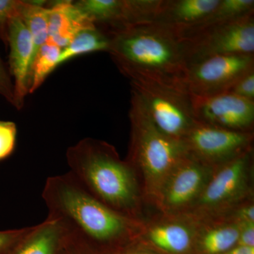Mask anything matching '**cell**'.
Instances as JSON below:
<instances>
[{
	"instance_id": "7",
	"label": "cell",
	"mask_w": 254,
	"mask_h": 254,
	"mask_svg": "<svg viewBox=\"0 0 254 254\" xmlns=\"http://www.w3.org/2000/svg\"><path fill=\"white\" fill-rule=\"evenodd\" d=\"M182 41L187 68L217 55H254V13Z\"/></svg>"
},
{
	"instance_id": "6",
	"label": "cell",
	"mask_w": 254,
	"mask_h": 254,
	"mask_svg": "<svg viewBox=\"0 0 254 254\" xmlns=\"http://www.w3.org/2000/svg\"><path fill=\"white\" fill-rule=\"evenodd\" d=\"M130 84L131 95L160 131L178 140L186 136L196 122L186 90L142 80H131Z\"/></svg>"
},
{
	"instance_id": "19",
	"label": "cell",
	"mask_w": 254,
	"mask_h": 254,
	"mask_svg": "<svg viewBox=\"0 0 254 254\" xmlns=\"http://www.w3.org/2000/svg\"><path fill=\"white\" fill-rule=\"evenodd\" d=\"M110 45L109 35L96 27L85 28L76 33L68 46L62 50L58 66L80 55L95 52H108Z\"/></svg>"
},
{
	"instance_id": "30",
	"label": "cell",
	"mask_w": 254,
	"mask_h": 254,
	"mask_svg": "<svg viewBox=\"0 0 254 254\" xmlns=\"http://www.w3.org/2000/svg\"><path fill=\"white\" fill-rule=\"evenodd\" d=\"M224 254H254V247L237 245Z\"/></svg>"
},
{
	"instance_id": "25",
	"label": "cell",
	"mask_w": 254,
	"mask_h": 254,
	"mask_svg": "<svg viewBox=\"0 0 254 254\" xmlns=\"http://www.w3.org/2000/svg\"><path fill=\"white\" fill-rule=\"evenodd\" d=\"M30 227L0 231V254H8L18 241L29 230Z\"/></svg>"
},
{
	"instance_id": "12",
	"label": "cell",
	"mask_w": 254,
	"mask_h": 254,
	"mask_svg": "<svg viewBox=\"0 0 254 254\" xmlns=\"http://www.w3.org/2000/svg\"><path fill=\"white\" fill-rule=\"evenodd\" d=\"M191 99L197 122L230 131L254 133V101L230 93Z\"/></svg>"
},
{
	"instance_id": "8",
	"label": "cell",
	"mask_w": 254,
	"mask_h": 254,
	"mask_svg": "<svg viewBox=\"0 0 254 254\" xmlns=\"http://www.w3.org/2000/svg\"><path fill=\"white\" fill-rule=\"evenodd\" d=\"M254 70V55L210 57L189 65L184 79L187 93L207 98L227 93L234 83Z\"/></svg>"
},
{
	"instance_id": "27",
	"label": "cell",
	"mask_w": 254,
	"mask_h": 254,
	"mask_svg": "<svg viewBox=\"0 0 254 254\" xmlns=\"http://www.w3.org/2000/svg\"><path fill=\"white\" fill-rule=\"evenodd\" d=\"M0 95L15 107L14 84L0 57Z\"/></svg>"
},
{
	"instance_id": "9",
	"label": "cell",
	"mask_w": 254,
	"mask_h": 254,
	"mask_svg": "<svg viewBox=\"0 0 254 254\" xmlns=\"http://www.w3.org/2000/svg\"><path fill=\"white\" fill-rule=\"evenodd\" d=\"M214 168L187 154L167 177L153 208L165 215L185 213L200 196Z\"/></svg>"
},
{
	"instance_id": "1",
	"label": "cell",
	"mask_w": 254,
	"mask_h": 254,
	"mask_svg": "<svg viewBox=\"0 0 254 254\" xmlns=\"http://www.w3.org/2000/svg\"><path fill=\"white\" fill-rule=\"evenodd\" d=\"M42 197L48 216L63 222L96 254H111L138 241L143 220L97 200L69 172L47 179Z\"/></svg>"
},
{
	"instance_id": "24",
	"label": "cell",
	"mask_w": 254,
	"mask_h": 254,
	"mask_svg": "<svg viewBox=\"0 0 254 254\" xmlns=\"http://www.w3.org/2000/svg\"><path fill=\"white\" fill-rule=\"evenodd\" d=\"M227 93L254 101V70L237 80Z\"/></svg>"
},
{
	"instance_id": "21",
	"label": "cell",
	"mask_w": 254,
	"mask_h": 254,
	"mask_svg": "<svg viewBox=\"0 0 254 254\" xmlns=\"http://www.w3.org/2000/svg\"><path fill=\"white\" fill-rule=\"evenodd\" d=\"M62 49L59 47L47 43L38 52L30 69L28 93H33L46 81L47 77L58 68Z\"/></svg>"
},
{
	"instance_id": "14",
	"label": "cell",
	"mask_w": 254,
	"mask_h": 254,
	"mask_svg": "<svg viewBox=\"0 0 254 254\" xmlns=\"http://www.w3.org/2000/svg\"><path fill=\"white\" fill-rule=\"evenodd\" d=\"M48 9V43L62 50L81 30L96 27L72 1H58Z\"/></svg>"
},
{
	"instance_id": "10",
	"label": "cell",
	"mask_w": 254,
	"mask_h": 254,
	"mask_svg": "<svg viewBox=\"0 0 254 254\" xmlns=\"http://www.w3.org/2000/svg\"><path fill=\"white\" fill-rule=\"evenodd\" d=\"M182 141L188 154L215 168L254 148V133L230 131L196 121Z\"/></svg>"
},
{
	"instance_id": "22",
	"label": "cell",
	"mask_w": 254,
	"mask_h": 254,
	"mask_svg": "<svg viewBox=\"0 0 254 254\" xmlns=\"http://www.w3.org/2000/svg\"><path fill=\"white\" fill-rule=\"evenodd\" d=\"M16 124L0 120V161L12 154L16 145Z\"/></svg>"
},
{
	"instance_id": "17",
	"label": "cell",
	"mask_w": 254,
	"mask_h": 254,
	"mask_svg": "<svg viewBox=\"0 0 254 254\" xmlns=\"http://www.w3.org/2000/svg\"><path fill=\"white\" fill-rule=\"evenodd\" d=\"M220 0H163L154 22L177 31L199 22Z\"/></svg>"
},
{
	"instance_id": "29",
	"label": "cell",
	"mask_w": 254,
	"mask_h": 254,
	"mask_svg": "<svg viewBox=\"0 0 254 254\" xmlns=\"http://www.w3.org/2000/svg\"><path fill=\"white\" fill-rule=\"evenodd\" d=\"M111 254H158L143 247L138 241Z\"/></svg>"
},
{
	"instance_id": "20",
	"label": "cell",
	"mask_w": 254,
	"mask_h": 254,
	"mask_svg": "<svg viewBox=\"0 0 254 254\" xmlns=\"http://www.w3.org/2000/svg\"><path fill=\"white\" fill-rule=\"evenodd\" d=\"M48 15L49 9L43 6V1H23L19 17L26 25L33 40L32 63L41 47L48 42Z\"/></svg>"
},
{
	"instance_id": "13",
	"label": "cell",
	"mask_w": 254,
	"mask_h": 254,
	"mask_svg": "<svg viewBox=\"0 0 254 254\" xmlns=\"http://www.w3.org/2000/svg\"><path fill=\"white\" fill-rule=\"evenodd\" d=\"M7 45L9 47V73L14 78L15 108L21 110L28 93L33 44L31 34L19 16L11 18L8 23Z\"/></svg>"
},
{
	"instance_id": "11",
	"label": "cell",
	"mask_w": 254,
	"mask_h": 254,
	"mask_svg": "<svg viewBox=\"0 0 254 254\" xmlns=\"http://www.w3.org/2000/svg\"><path fill=\"white\" fill-rule=\"evenodd\" d=\"M197 230L190 217L157 212L143 220L138 242L158 254H193Z\"/></svg>"
},
{
	"instance_id": "18",
	"label": "cell",
	"mask_w": 254,
	"mask_h": 254,
	"mask_svg": "<svg viewBox=\"0 0 254 254\" xmlns=\"http://www.w3.org/2000/svg\"><path fill=\"white\" fill-rule=\"evenodd\" d=\"M254 13V0H220V2L199 22L177 31L181 39H186L214 26L230 22Z\"/></svg>"
},
{
	"instance_id": "16",
	"label": "cell",
	"mask_w": 254,
	"mask_h": 254,
	"mask_svg": "<svg viewBox=\"0 0 254 254\" xmlns=\"http://www.w3.org/2000/svg\"><path fill=\"white\" fill-rule=\"evenodd\" d=\"M196 222L193 253L224 254L237 245L242 224L226 220Z\"/></svg>"
},
{
	"instance_id": "15",
	"label": "cell",
	"mask_w": 254,
	"mask_h": 254,
	"mask_svg": "<svg viewBox=\"0 0 254 254\" xmlns=\"http://www.w3.org/2000/svg\"><path fill=\"white\" fill-rule=\"evenodd\" d=\"M68 233L60 220L47 216L41 223L30 227L8 254H58Z\"/></svg>"
},
{
	"instance_id": "3",
	"label": "cell",
	"mask_w": 254,
	"mask_h": 254,
	"mask_svg": "<svg viewBox=\"0 0 254 254\" xmlns=\"http://www.w3.org/2000/svg\"><path fill=\"white\" fill-rule=\"evenodd\" d=\"M109 36L108 53L130 81L155 82L185 89L187 64L182 41L176 30L150 22Z\"/></svg>"
},
{
	"instance_id": "23",
	"label": "cell",
	"mask_w": 254,
	"mask_h": 254,
	"mask_svg": "<svg viewBox=\"0 0 254 254\" xmlns=\"http://www.w3.org/2000/svg\"><path fill=\"white\" fill-rule=\"evenodd\" d=\"M23 1L0 0V38L7 45V29L9 20L19 16Z\"/></svg>"
},
{
	"instance_id": "5",
	"label": "cell",
	"mask_w": 254,
	"mask_h": 254,
	"mask_svg": "<svg viewBox=\"0 0 254 254\" xmlns=\"http://www.w3.org/2000/svg\"><path fill=\"white\" fill-rule=\"evenodd\" d=\"M252 200L254 148L215 167L198 199L182 215L198 222L232 220L234 210Z\"/></svg>"
},
{
	"instance_id": "2",
	"label": "cell",
	"mask_w": 254,
	"mask_h": 254,
	"mask_svg": "<svg viewBox=\"0 0 254 254\" xmlns=\"http://www.w3.org/2000/svg\"><path fill=\"white\" fill-rule=\"evenodd\" d=\"M69 173L97 200L118 213L144 220L145 204L134 170L114 145L85 138L66 151Z\"/></svg>"
},
{
	"instance_id": "26",
	"label": "cell",
	"mask_w": 254,
	"mask_h": 254,
	"mask_svg": "<svg viewBox=\"0 0 254 254\" xmlns=\"http://www.w3.org/2000/svg\"><path fill=\"white\" fill-rule=\"evenodd\" d=\"M58 254H96L76 235L68 230L67 237Z\"/></svg>"
},
{
	"instance_id": "4",
	"label": "cell",
	"mask_w": 254,
	"mask_h": 254,
	"mask_svg": "<svg viewBox=\"0 0 254 254\" xmlns=\"http://www.w3.org/2000/svg\"><path fill=\"white\" fill-rule=\"evenodd\" d=\"M128 118L130 139L125 160L138 177L145 204L153 208L167 177L188 153L182 140L168 136L155 126L133 95Z\"/></svg>"
},
{
	"instance_id": "28",
	"label": "cell",
	"mask_w": 254,
	"mask_h": 254,
	"mask_svg": "<svg viewBox=\"0 0 254 254\" xmlns=\"http://www.w3.org/2000/svg\"><path fill=\"white\" fill-rule=\"evenodd\" d=\"M237 245L254 247V222L242 224Z\"/></svg>"
}]
</instances>
